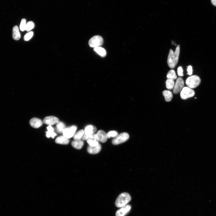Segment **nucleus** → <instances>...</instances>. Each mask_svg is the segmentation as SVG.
Instances as JSON below:
<instances>
[{"mask_svg": "<svg viewBox=\"0 0 216 216\" xmlns=\"http://www.w3.org/2000/svg\"><path fill=\"white\" fill-rule=\"evenodd\" d=\"M48 131L46 132V136L47 138H55L57 135L54 132V129L51 125H49L47 128Z\"/></svg>", "mask_w": 216, "mask_h": 216, "instance_id": "6ab92c4d", "label": "nucleus"}, {"mask_svg": "<svg viewBox=\"0 0 216 216\" xmlns=\"http://www.w3.org/2000/svg\"><path fill=\"white\" fill-rule=\"evenodd\" d=\"M84 134V131L83 130H81L76 133H75L74 136V139L75 140H80L82 138Z\"/></svg>", "mask_w": 216, "mask_h": 216, "instance_id": "393cba45", "label": "nucleus"}, {"mask_svg": "<svg viewBox=\"0 0 216 216\" xmlns=\"http://www.w3.org/2000/svg\"><path fill=\"white\" fill-rule=\"evenodd\" d=\"M184 82L183 79L181 77L178 78L173 89V93L174 94H178L181 92L184 87Z\"/></svg>", "mask_w": 216, "mask_h": 216, "instance_id": "6e6552de", "label": "nucleus"}, {"mask_svg": "<svg viewBox=\"0 0 216 216\" xmlns=\"http://www.w3.org/2000/svg\"><path fill=\"white\" fill-rule=\"evenodd\" d=\"M129 138L130 136L128 133L126 132L122 133L114 138L112 141V143L114 145H118L127 141Z\"/></svg>", "mask_w": 216, "mask_h": 216, "instance_id": "20e7f679", "label": "nucleus"}, {"mask_svg": "<svg viewBox=\"0 0 216 216\" xmlns=\"http://www.w3.org/2000/svg\"><path fill=\"white\" fill-rule=\"evenodd\" d=\"M66 128V125L63 122L59 121L57 123L56 130L58 133H63Z\"/></svg>", "mask_w": 216, "mask_h": 216, "instance_id": "412c9836", "label": "nucleus"}, {"mask_svg": "<svg viewBox=\"0 0 216 216\" xmlns=\"http://www.w3.org/2000/svg\"><path fill=\"white\" fill-rule=\"evenodd\" d=\"M195 95L194 91L192 89L188 87H184L181 92V97L184 100L192 97Z\"/></svg>", "mask_w": 216, "mask_h": 216, "instance_id": "39448f33", "label": "nucleus"}, {"mask_svg": "<svg viewBox=\"0 0 216 216\" xmlns=\"http://www.w3.org/2000/svg\"><path fill=\"white\" fill-rule=\"evenodd\" d=\"M34 23L32 22H29L27 24L26 30L30 31L34 28Z\"/></svg>", "mask_w": 216, "mask_h": 216, "instance_id": "a878e982", "label": "nucleus"}, {"mask_svg": "<svg viewBox=\"0 0 216 216\" xmlns=\"http://www.w3.org/2000/svg\"><path fill=\"white\" fill-rule=\"evenodd\" d=\"M101 146L99 143L96 146H89L87 149V151L90 154H94L99 153L101 150Z\"/></svg>", "mask_w": 216, "mask_h": 216, "instance_id": "4468645a", "label": "nucleus"}, {"mask_svg": "<svg viewBox=\"0 0 216 216\" xmlns=\"http://www.w3.org/2000/svg\"><path fill=\"white\" fill-rule=\"evenodd\" d=\"M26 20L25 19H23L21 21L20 25V29L22 31H24L26 30Z\"/></svg>", "mask_w": 216, "mask_h": 216, "instance_id": "cd10ccee", "label": "nucleus"}, {"mask_svg": "<svg viewBox=\"0 0 216 216\" xmlns=\"http://www.w3.org/2000/svg\"><path fill=\"white\" fill-rule=\"evenodd\" d=\"M178 74L179 76H183L184 75L183 74V70L181 66H179L177 69Z\"/></svg>", "mask_w": 216, "mask_h": 216, "instance_id": "c756f323", "label": "nucleus"}, {"mask_svg": "<svg viewBox=\"0 0 216 216\" xmlns=\"http://www.w3.org/2000/svg\"><path fill=\"white\" fill-rule=\"evenodd\" d=\"M12 36L13 38L16 40H19L21 37L19 27L17 26H14L13 28Z\"/></svg>", "mask_w": 216, "mask_h": 216, "instance_id": "dca6fc26", "label": "nucleus"}, {"mask_svg": "<svg viewBox=\"0 0 216 216\" xmlns=\"http://www.w3.org/2000/svg\"><path fill=\"white\" fill-rule=\"evenodd\" d=\"M131 200V197L129 194L123 193L120 194L117 198L115 205L117 207L121 208L127 205Z\"/></svg>", "mask_w": 216, "mask_h": 216, "instance_id": "f03ea898", "label": "nucleus"}, {"mask_svg": "<svg viewBox=\"0 0 216 216\" xmlns=\"http://www.w3.org/2000/svg\"><path fill=\"white\" fill-rule=\"evenodd\" d=\"M59 121V120L58 118L53 116L46 117L43 120L44 123L49 125H55Z\"/></svg>", "mask_w": 216, "mask_h": 216, "instance_id": "9b49d317", "label": "nucleus"}, {"mask_svg": "<svg viewBox=\"0 0 216 216\" xmlns=\"http://www.w3.org/2000/svg\"><path fill=\"white\" fill-rule=\"evenodd\" d=\"M84 145V141L81 140H75L71 143V145L74 148L77 149L82 148Z\"/></svg>", "mask_w": 216, "mask_h": 216, "instance_id": "f3484780", "label": "nucleus"}, {"mask_svg": "<svg viewBox=\"0 0 216 216\" xmlns=\"http://www.w3.org/2000/svg\"><path fill=\"white\" fill-rule=\"evenodd\" d=\"M43 123L42 120L37 118H33L30 121V125L35 128H38L40 127L42 125Z\"/></svg>", "mask_w": 216, "mask_h": 216, "instance_id": "ddd939ff", "label": "nucleus"}, {"mask_svg": "<svg viewBox=\"0 0 216 216\" xmlns=\"http://www.w3.org/2000/svg\"><path fill=\"white\" fill-rule=\"evenodd\" d=\"M99 140L102 143H104L106 142L107 140L108 137L107 134L104 131L100 130L96 133Z\"/></svg>", "mask_w": 216, "mask_h": 216, "instance_id": "2eb2a0df", "label": "nucleus"}, {"mask_svg": "<svg viewBox=\"0 0 216 216\" xmlns=\"http://www.w3.org/2000/svg\"><path fill=\"white\" fill-rule=\"evenodd\" d=\"M76 125H73L66 128L63 132V136L66 138L69 139L74 136L77 129Z\"/></svg>", "mask_w": 216, "mask_h": 216, "instance_id": "1a4fd4ad", "label": "nucleus"}, {"mask_svg": "<svg viewBox=\"0 0 216 216\" xmlns=\"http://www.w3.org/2000/svg\"><path fill=\"white\" fill-rule=\"evenodd\" d=\"M175 83L174 80L168 79L166 81V87L167 89L171 90L174 89Z\"/></svg>", "mask_w": 216, "mask_h": 216, "instance_id": "5701e85b", "label": "nucleus"}, {"mask_svg": "<svg viewBox=\"0 0 216 216\" xmlns=\"http://www.w3.org/2000/svg\"><path fill=\"white\" fill-rule=\"evenodd\" d=\"M163 95L164 96L166 102H169L171 101L173 98L172 93L168 90H165L163 92Z\"/></svg>", "mask_w": 216, "mask_h": 216, "instance_id": "aec40b11", "label": "nucleus"}, {"mask_svg": "<svg viewBox=\"0 0 216 216\" xmlns=\"http://www.w3.org/2000/svg\"><path fill=\"white\" fill-rule=\"evenodd\" d=\"M102 38L99 35H96L90 39L89 42V46L92 48L100 47L103 44Z\"/></svg>", "mask_w": 216, "mask_h": 216, "instance_id": "423d86ee", "label": "nucleus"}, {"mask_svg": "<svg viewBox=\"0 0 216 216\" xmlns=\"http://www.w3.org/2000/svg\"><path fill=\"white\" fill-rule=\"evenodd\" d=\"M117 210L116 214V216H125L130 211L131 207L129 205H127L121 207Z\"/></svg>", "mask_w": 216, "mask_h": 216, "instance_id": "9d476101", "label": "nucleus"}, {"mask_svg": "<svg viewBox=\"0 0 216 216\" xmlns=\"http://www.w3.org/2000/svg\"><path fill=\"white\" fill-rule=\"evenodd\" d=\"M89 146H94L97 145L99 143V140L96 134H94L90 136L87 140Z\"/></svg>", "mask_w": 216, "mask_h": 216, "instance_id": "f8f14e48", "label": "nucleus"}, {"mask_svg": "<svg viewBox=\"0 0 216 216\" xmlns=\"http://www.w3.org/2000/svg\"><path fill=\"white\" fill-rule=\"evenodd\" d=\"M188 71V74L189 75H191L193 73L192 67L191 66H189L188 67L187 69Z\"/></svg>", "mask_w": 216, "mask_h": 216, "instance_id": "7c9ffc66", "label": "nucleus"}, {"mask_svg": "<svg viewBox=\"0 0 216 216\" xmlns=\"http://www.w3.org/2000/svg\"><path fill=\"white\" fill-rule=\"evenodd\" d=\"M180 45H178L174 52L171 49H170L168 57V64L171 68H174L177 65L180 54Z\"/></svg>", "mask_w": 216, "mask_h": 216, "instance_id": "f257e3e1", "label": "nucleus"}, {"mask_svg": "<svg viewBox=\"0 0 216 216\" xmlns=\"http://www.w3.org/2000/svg\"><path fill=\"white\" fill-rule=\"evenodd\" d=\"M107 134L108 138H115L118 135V133L115 131H112L109 132Z\"/></svg>", "mask_w": 216, "mask_h": 216, "instance_id": "bb28decb", "label": "nucleus"}, {"mask_svg": "<svg viewBox=\"0 0 216 216\" xmlns=\"http://www.w3.org/2000/svg\"><path fill=\"white\" fill-rule=\"evenodd\" d=\"M33 32H30L27 33L24 36V39L25 41L29 40L33 37Z\"/></svg>", "mask_w": 216, "mask_h": 216, "instance_id": "c85d7f7f", "label": "nucleus"}, {"mask_svg": "<svg viewBox=\"0 0 216 216\" xmlns=\"http://www.w3.org/2000/svg\"><path fill=\"white\" fill-rule=\"evenodd\" d=\"M168 79H170L175 80L177 78V76L174 70H171L168 72L167 75Z\"/></svg>", "mask_w": 216, "mask_h": 216, "instance_id": "b1692460", "label": "nucleus"}, {"mask_svg": "<svg viewBox=\"0 0 216 216\" xmlns=\"http://www.w3.org/2000/svg\"><path fill=\"white\" fill-rule=\"evenodd\" d=\"M201 82L200 78L196 75L192 76L188 78L186 83L188 87L192 89L199 86Z\"/></svg>", "mask_w": 216, "mask_h": 216, "instance_id": "7ed1b4c3", "label": "nucleus"}, {"mask_svg": "<svg viewBox=\"0 0 216 216\" xmlns=\"http://www.w3.org/2000/svg\"><path fill=\"white\" fill-rule=\"evenodd\" d=\"M94 50L98 55L102 57H104L106 55V51L102 48L100 47H96L94 48Z\"/></svg>", "mask_w": 216, "mask_h": 216, "instance_id": "4be33fe9", "label": "nucleus"}, {"mask_svg": "<svg viewBox=\"0 0 216 216\" xmlns=\"http://www.w3.org/2000/svg\"><path fill=\"white\" fill-rule=\"evenodd\" d=\"M55 142L61 145H67L69 143V140L63 136H60L56 139Z\"/></svg>", "mask_w": 216, "mask_h": 216, "instance_id": "a211bd4d", "label": "nucleus"}, {"mask_svg": "<svg viewBox=\"0 0 216 216\" xmlns=\"http://www.w3.org/2000/svg\"><path fill=\"white\" fill-rule=\"evenodd\" d=\"M97 128L95 126L90 125L87 126L84 131V134L82 139L83 140H87L96 131Z\"/></svg>", "mask_w": 216, "mask_h": 216, "instance_id": "0eeeda50", "label": "nucleus"}, {"mask_svg": "<svg viewBox=\"0 0 216 216\" xmlns=\"http://www.w3.org/2000/svg\"><path fill=\"white\" fill-rule=\"evenodd\" d=\"M211 1L212 5L216 6V0H211Z\"/></svg>", "mask_w": 216, "mask_h": 216, "instance_id": "2f4dec72", "label": "nucleus"}]
</instances>
